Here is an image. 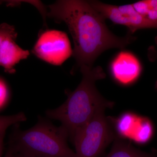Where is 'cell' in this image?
Wrapping results in <instances>:
<instances>
[{
  "mask_svg": "<svg viewBox=\"0 0 157 157\" xmlns=\"http://www.w3.org/2000/svg\"><path fill=\"white\" fill-rule=\"evenodd\" d=\"M141 70L138 59L135 55L128 51L120 52L110 65L113 77L123 85H128L135 82L140 76Z\"/></svg>",
  "mask_w": 157,
  "mask_h": 157,
  "instance_id": "obj_7",
  "label": "cell"
},
{
  "mask_svg": "<svg viewBox=\"0 0 157 157\" xmlns=\"http://www.w3.org/2000/svg\"><path fill=\"white\" fill-rule=\"evenodd\" d=\"M33 52L48 63L60 66L73 55V51L66 33L48 30L39 36Z\"/></svg>",
  "mask_w": 157,
  "mask_h": 157,
  "instance_id": "obj_6",
  "label": "cell"
},
{
  "mask_svg": "<svg viewBox=\"0 0 157 157\" xmlns=\"http://www.w3.org/2000/svg\"><path fill=\"white\" fill-rule=\"evenodd\" d=\"M139 116L133 113H123L117 118L111 117L117 135L122 138L131 139Z\"/></svg>",
  "mask_w": 157,
  "mask_h": 157,
  "instance_id": "obj_10",
  "label": "cell"
},
{
  "mask_svg": "<svg viewBox=\"0 0 157 157\" xmlns=\"http://www.w3.org/2000/svg\"><path fill=\"white\" fill-rule=\"evenodd\" d=\"M6 132H3L0 135V157H2V153L4 147V138H5Z\"/></svg>",
  "mask_w": 157,
  "mask_h": 157,
  "instance_id": "obj_17",
  "label": "cell"
},
{
  "mask_svg": "<svg viewBox=\"0 0 157 157\" xmlns=\"http://www.w3.org/2000/svg\"><path fill=\"white\" fill-rule=\"evenodd\" d=\"M148 56L150 60L155 61L157 60V51L154 47H150L148 49ZM155 88L157 90V81L156 82Z\"/></svg>",
  "mask_w": 157,
  "mask_h": 157,
  "instance_id": "obj_16",
  "label": "cell"
},
{
  "mask_svg": "<svg viewBox=\"0 0 157 157\" xmlns=\"http://www.w3.org/2000/svg\"><path fill=\"white\" fill-rule=\"evenodd\" d=\"M14 157H35L30 156L26 155H24L21 154L17 153L14 152Z\"/></svg>",
  "mask_w": 157,
  "mask_h": 157,
  "instance_id": "obj_19",
  "label": "cell"
},
{
  "mask_svg": "<svg viewBox=\"0 0 157 157\" xmlns=\"http://www.w3.org/2000/svg\"><path fill=\"white\" fill-rule=\"evenodd\" d=\"M155 41L157 45V36L156 37L155 39Z\"/></svg>",
  "mask_w": 157,
  "mask_h": 157,
  "instance_id": "obj_20",
  "label": "cell"
},
{
  "mask_svg": "<svg viewBox=\"0 0 157 157\" xmlns=\"http://www.w3.org/2000/svg\"><path fill=\"white\" fill-rule=\"evenodd\" d=\"M113 142L111 150L106 157H157L156 152L142 151L118 136Z\"/></svg>",
  "mask_w": 157,
  "mask_h": 157,
  "instance_id": "obj_9",
  "label": "cell"
},
{
  "mask_svg": "<svg viewBox=\"0 0 157 157\" xmlns=\"http://www.w3.org/2000/svg\"><path fill=\"white\" fill-rule=\"evenodd\" d=\"M67 131L41 119L33 128L16 130L11 140L14 152L35 157H77L67 144Z\"/></svg>",
  "mask_w": 157,
  "mask_h": 157,
  "instance_id": "obj_3",
  "label": "cell"
},
{
  "mask_svg": "<svg viewBox=\"0 0 157 157\" xmlns=\"http://www.w3.org/2000/svg\"><path fill=\"white\" fill-rule=\"evenodd\" d=\"M154 132V128L151 121L148 118L139 116L131 140L138 144H145L151 140Z\"/></svg>",
  "mask_w": 157,
  "mask_h": 157,
  "instance_id": "obj_11",
  "label": "cell"
},
{
  "mask_svg": "<svg viewBox=\"0 0 157 157\" xmlns=\"http://www.w3.org/2000/svg\"><path fill=\"white\" fill-rule=\"evenodd\" d=\"M17 33L13 26L6 23L0 25V47L4 39L9 37L17 38Z\"/></svg>",
  "mask_w": 157,
  "mask_h": 157,
  "instance_id": "obj_14",
  "label": "cell"
},
{
  "mask_svg": "<svg viewBox=\"0 0 157 157\" xmlns=\"http://www.w3.org/2000/svg\"><path fill=\"white\" fill-rule=\"evenodd\" d=\"M26 120V117L22 112L11 115L0 116V135L3 132H6L11 126L17 124Z\"/></svg>",
  "mask_w": 157,
  "mask_h": 157,
  "instance_id": "obj_13",
  "label": "cell"
},
{
  "mask_svg": "<svg viewBox=\"0 0 157 157\" xmlns=\"http://www.w3.org/2000/svg\"><path fill=\"white\" fill-rule=\"evenodd\" d=\"M5 157H14V153L13 150L10 148Z\"/></svg>",
  "mask_w": 157,
  "mask_h": 157,
  "instance_id": "obj_18",
  "label": "cell"
},
{
  "mask_svg": "<svg viewBox=\"0 0 157 157\" xmlns=\"http://www.w3.org/2000/svg\"><path fill=\"white\" fill-rule=\"evenodd\" d=\"M90 6L104 19H109L115 24L126 26L129 33L138 30L157 29V21H153L137 12L132 4L115 6L98 1H88Z\"/></svg>",
  "mask_w": 157,
  "mask_h": 157,
  "instance_id": "obj_5",
  "label": "cell"
},
{
  "mask_svg": "<svg viewBox=\"0 0 157 157\" xmlns=\"http://www.w3.org/2000/svg\"><path fill=\"white\" fill-rule=\"evenodd\" d=\"M132 4L139 14L150 20L157 21V0H142Z\"/></svg>",
  "mask_w": 157,
  "mask_h": 157,
  "instance_id": "obj_12",
  "label": "cell"
},
{
  "mask_svg": "<svg viewBox=\"0 0 157 157\" xmlns=\"http://www.w3.org/2000/svg\"><path fill=\"white\" fill-rule=\"evenodd\" d=\"M106 108L97 109L73 140L77 157H101L117 136L111 117L104 114Z\"/></svg>",
  "mask_w": 157,
  "mask_h": 157,
  "instance_id": "obj_4",
  "label": "cell"
},
{
  "mask_svg": "<svg viewBox=\"0 0 157 157\" xmlns=\"http://www.w3.org/2000/svg\"><path fill=\"white\" fill-rule=\"evenodd\" d=\"M45 8L46 16L65 23L73 38V55L76 61L73 73L82 67H93L96 59L105 51L123 49L136 40L129 33L123 37L113 33L105 20L88 1H58Z\"/></svg>",
  "mask_w": 157,
  "mask_h": 157,
  "instance_id": "obj_1",
  "label": "cell"
},
{
  "mask_svg": "<svg viewBox=\"0 0 157 157\" xmlns=\"http://www.w3.org/2000/svg\"><path fill=\"white\" fill-rule=\"evenodd\" d=\"M8 98V90L5 82L0 78V109L5 105Z\"/></svg>",
  "mask_w": 157,
  "mask_h": 157,
  "instance_id": "obj_15",
  "label": "cell"
},
{
  "mask_svg": "<svg viewBox=\"0 0 157 157\" xmlns=\"http://www.w3.org/2000/svg\"><path fill=\"white\" fill-rule=\"evenodd\" d=\"M80 70L82 79L76 89L69 94L67 100L59 107L46 111L49 118L61 123L72 142L97 109L101 107L111 108L114 105V102L101 95L96 87V81L106 78L103 68L100 66L83 67Z\"/></svg>",
  "mask_w": 157,
  "mask_h": 157,
  "instance_id": "obj_2",
  "label": "cell"
},
{
  "mask_svg": "<svg viewBox=\"0 0 157 157\" xmlns=\"http://www.w3.org/2000/svg\"><path fill=\"white\" fill-rule=\"evenodd\" d=\"M16 39L13 37L6 38L0 47V66L9 73H14V66L30 55L28 50L22 49L16 44Z\"/></svg>",
  "mask_w": 157,
  "mask_h": 157,
  "instance_id": "obj_8",
  "label": "cell"
}]
</instances>
